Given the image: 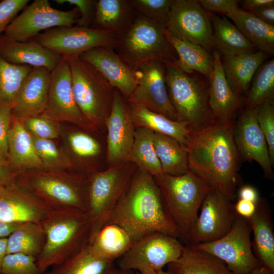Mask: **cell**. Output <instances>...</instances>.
I'll return each mask as SVG.
<instances>
[{
	"label": "cell",
	"instance_id": "d590c367",
	"mask_svg": "<svg viewBox=\"0 0 274 274\" xmlns=\"http://www.w3.org/2000/svg\"><path fill=\"white\" fill-rule=\"evenodd\" d=\"M153 144L163 173L180 176L189 170L185 145L173 138L155 132Z\"/></svg>",
	"mask_w": 274,
	"mask_h": 274
},
{
	"label": "cell",
	"instance_id": "836d02e7",
	"mask_svg": "<svg viewBox=\"0 0 274 274\" xmlns=\"http://www.w3.org/2000/svg\"><path fill=\"white\" fill-rule=\"evenodd\" d=\"M165 34L177 54L178 65L184 70L196 72L210 81L214 71L213 56L199 45L174 37L166 29Z\"/></svg>",
	"mask_w": 274,
	"mask_h": 274
},
{
	"label": "cell",
	"instance_id": "ab89813d",
	"mask_svg": "<svg viewBox=\"0 0 274 274\" xmlns=\"http://www.w3.org/2000/svg\"><path fill=\"white\" fill-rule=\"evenodd\" d=\"M32 68L10 63L0 56V109L12 110L20 86Z\"/></svg>",
	"mask_w": 274,
	"mask_h": 274
},
{
	"label": "cell",
	"instance_id": "4fadbf2b",
	"mask_svg": "<svg viewBox=\"0 0 274 274\" xmlns=\"http://www.w3.org/2000/svg\"><path fill=\"white\" fill-rule=\"evenodd\" d=\"M117 35L113 31L77 25L49 29L33 40L63 57L79 56L99 46L114 48Z\"/></svg>",
	"mask_w": 274,
	"mask_h": 274
},
{
	"label": "cell",
	"instance_id": "f907efd6",
	"mask_svg": "<svg viewBox=\"0 0 274 274\" xmlns=\"http://www.w3.org/2000/svg\"><path fill=\"white\" fill-rule=\"evenodd\" d=\"M202 8L208 12H216L226 15L227 17L240 8V1L237 0H199Z\"/></svg>",
	"mask_w": 274,
	"mask_h": 274
},
{
	"label": "cell",
	"instance_id": "b9f144b4",
	"mask_svg": "<svg viewBox=\"0 0 274 274\" xmlns=\"http://www.w3.org/2000/svg\"><path fill=\"white\" fill-rule=\"evenodd\" d=\"M31 138L43 170L73 172V166L68 157L54 140Z\"/></svg>",
	"mask_w": 274,
	"mask_h": 274
},
{
	"label": "cell",
	"instance_id": "91938a15",
	"mask_svg": "<svg viewBox=\"0 0 274 274\" xmlns=\"http://www.w3.org/2000/svg\"><path fill=\"white\" fill-rule=\"evenodd\" d=\"M250 274H270L269 270L263 266L254 269Z\"/></svg>",
	"mask_w": 274,
	"mask_h": 274
},
{
	"label": "cell",
	"instance_id": "5bb4252c",
	"mask_svg": "<svg viewBox=\"0 0 274 274\" xmlns=\"http://www.w3.org/2000/svg\"><path fill=\"white\" fill-rule=\"evenodd\" d=\"M197 219L188 233V245L218 240L231 230L238 215L234 203L219 191L211 189L204 197Z\"/></svg>",
	"mask_w": 274,
	"mask_h": 274
},
{
	"label": "cell",
	"instance_id": "f546056e",
	"mask_svg": "<svg viewBox=\"0 0 274 274\" xmlns=\"http://www.w3.org/2000/svg\"><path fill=\"white\" fill-rule=\"evenodd\" d=\"M167 267L177 274H233L218 258L188 245H184L180 257Z\"/></svg>",
	"mask_w": 274,
	"mask_h": 274
},
{
	"label": "cell",
	"instance_id": "2e32d148",
	"mask_svg": "<svg viewBox=\"0 0 274 274\" xmlns=\"http://www.w3.org/2000/svg\"><path fill=\"white\" fill-rule=\"evenodd\" d=\"M166 29L174 37L203 47L213 48L210 13L196 0H173Z\"/></svg>",
	"mask_w": 274,
	"mask_h": 274
},
{
	"label": "cell",
	"instance_id": "e0dca14e",
	"mask_svg": "<svg viewBox=\"0 0 274 274\" xmlns=\"http://www.w3.org/2000/svg\"><path fill=\"white\" fill-rule=\"evenodd\" d=\"M165 64L157 61H149L134 71L137 84L127 101L131 104L161 114L177 121L176 111L167 92L165 82Z\"/></svg>",
	"mask_w": 274,
	"mask_h": 274
},
{
	"label": "cell",
	"instance_id": "7c38bea8",
	"mask_svg": "<svg viewBox=\"0 0 274 274\" xmlns=\"http://www.w3.org/2000/svg\"><path fill=\"white\" fill-rule=\"evenodd\" d=\"M79 17L80 12L76 7L62 11L53 8L48 0H35L13 19L3 34L12 40L26 42L34 39L42 30L73 26Z\"/></svg>",
	"mask_w": 274,
	"mask_h": 274
},
{
	"label": "cell",
	"instance_id": "6da1fadb",
	"mask_svg": "<svg viewBox=\"0 0 274 274\" xmlns=\"http://www.w3.org/2000/svg\"><path fill=\"white\" fill-rule=\"evenodd\" d=\"M234 124L215 123L191 132L186 144L189 170L231 201L235 199L236 187L242 185Z\"/></svg>",
	"mask_w": 274,
	"mask_h": 274
},
{
	"label": "cell",
	"instance_id": "8992f818",
	"mask_svg": "<svg viewBox=\"0 0 274 274\" xmlns=\"http://www.w3.org/2000/svg\"><path fill=\"white\" fill-rule=\"evenodd\" d=\"M153 178L178 231L179 240L186 243L202 202L212 188L190 170L180 176L162 173Z\"/></svg>",
	"mask_w": 274,
	"mask_h": 274
},
{
	"label": "cell",
	"instance_id": "30bf717a",
	"mask_svg": "<svg viewBox=\"0 0 274 274\" xmlns=\"http://www.w3.org/2000/svg\"><path fill=\"white\" fill-rule=\"evenodd\" d=\"M184 247L177 237L159 231L151 232L134 242L118 259L117 266L140 273L158 271L178 259Z\"/></svg>",
	"mask_w": 274,
	"mask_h": 274
},
{
	"label": "cell",
	"instance_id": "d6a6232c",
	"mask_svg": "<svg viewBox=\"0 0 274 274\" xmlns=\"http://www.w3.org/2000/svg\"><path fill=\"white\" fill-rule=\"evenodd\" d=\"M213 27V47L224 56L253 52L254 45L225 17L210 13Z\"/></svg>",
	"mask_w": 274,
	"mask_h": 274
},
{
	"label": "cell",
	"instance_id": "ac0fdd59",
	"mask_svg": "<svg viewBox=\"0 0 274 274\" xmlns=\"http://www.w3.org/2000/svg\"><path fill=\"white\" fill-rule=\"evenodd\" d=\"M105 125L107 129V161L110 167L130 162L135 128L129 104L116 88Z\"/></svg>",
	"mask_w": 274,
	"mask_h": 274
},
{
	"label": "cell",
	"instance_id": "11a10c76",
	"mask_svg": "<svg viewBox=\"0 0 274 274\" xmlns=\"http://www.w3.org/2000/svg\"><path fill=\"white\" fill-rule=\"evenodd\" d=\"M16 182V177L8 166L0 161V184L4 187L10 186Z\"/></svg>",
	"mask_w": 274,
	"mask_h": 274
},
{
	"label": "cell",
	"instance_id": "7402d4cb",
	"mask_svg": "<svg viewBox=\"0 0 274 274\" xmlns=\"http://www.w3.org/2000/svg\"><path fill=\"white\" fill-rule=\"evenodd\" d=\"M214 71L209 81V105L216 123L230 125L244 105V97L236 93L228 84L223 70L221 55L213 52Z\"/></svg>",
	"mask_w": 274,
	"mask_h": 274
},
{
	"label": "cell",
	"instance_id": "9a60e30c",
	"mask_svg": "<svg viewBox=\"0 0 274 274\" xmlns=\"http://www.w3.org/2000/svg\"><path fill=\"white\" fill-rule=\"evenodd\" d=\"M42 114L59 122L73 124L85 131L97 128L85 118L75 100L70 66L65 57H62L51 72L47 106Z\"/></svg>",
	"mask_w": 274,
	"mask_h": 274
},
{
	"label": "cell",
	"instance_id": "1f68e13d",
	"mask_svg": "<svg viewBox=\"0 0 274 274\" xmlns=\"http://www.w3.org/2000/svg\"><path fill=\"white\" fill-rule=\"evenodd\" d=\"M129 104L135 128H145L170 136L186 146L190 133L186 122L174 121L142 106Z\"/></svg>",
	"mask_w": 274,
	"mask_h": 274
},
{
	"label": "cell",
	"instance_id": "ba28073f",
	"mask_svg": "<svg viewBox=\"0 0 274 274\" xmlns=\"http://www.w3.org/2000/svg\"><path fill=\"white\" fill-rule=\"evenodd\" d=\"M66 58L78 108L97 128L105 125L111 110L115 88L97 69L79 56Z\"/></svg>",
	"mask_w": 274,
	"mask_h": 274
},
{
	"label": "cell",
	"instance_id": "4dcf8cb0",
	"mask_svg": "<svg viewBox=\"0 0 274 274\" xmlns=\"http://www.w3.org/2000/svg\"><path fill=\"white\" fill-rule=\"evenodd\" d=\"M135 16L129 0H97L96 13L90 27L124 32Z\"/></svg>",
	"mask_w": 274,
	"mask_h": 274
},
{
	"label": "cell",
	"instance_id": "484cf974",
	"mask_svg": "<svg viewBox=\"0 0 274 274\" xmlns=\"http://www.w3.org/2000/svg\"><path fill=\"white\" fill-rule=\"evenodd\" d=\"M7 164L16 178L26 171L42 169L31 136L22 122L13 116L8 135Z\"/></svg>",
	"mask_w": 274,
	"mask_h": 274
},
{
	"label": "cell",
	"instance_id": "680465c9",
	"mask_svg": "<svg viewBox=\"0 0 274 274\" xmlns=\"http://www.w3.org/2000/svg\"><path fill=\"white\" fill-rule=\"evenodd\" d=\"M100 274H134V272L133 270L120 268L113 263Z\"/></svg>",
	"mask_w": 274,
	"mask_h": 274
},
{
	"label": "cell",
	"instance_id": "9c48e42d",
	"mask_svg": "<svg viewBox=\"0 0 274 274\" xmlns=\"http://www.w3.org/2000/svg\"><path fill=\"white\" fill-rule=\"evenodd\" d=\"M131 162L95 170L86 175L87 213L91 221L90 239L108 223L136 169Z\"/></svg>",
	"mask_w": 274,
	"mask_h": 274
},
{
	"label": "cell",
	"instance_id": "9f6ffc18",
	"mask_svg": "<svg viewBox=\"0 0 274 274\" xmlns=\"http://www.w3.org/2000/svg\"><path fill=\"white\" fill-rule=\"evenodd\" d=\"M241 2V9L246 12H249L264 5L274 4L273 0H244Z\"/></svg>",
	"mask_w": 274,
	"mask_h": 274
},
{
	"label": "cell",
	"instance_id": "603a6c76",
	"mask_svg": "<svg viewBox=\"0 0 274 274\" xmlns=\"http://www.w3.org/2000/svg\"><path fill=\"white\" fill-rule=\"evenodd\" d=\"M51 71L32 67L22 83L12 108V116L22 121L42 114L48 100Z\"/></svg>",
	"mask_w": 274,
	"mask_h": 274
},
{
	"label": "cell",
	"instance_id": "681fc988",
	"mask_svg": "<svg viewBox=\"0 0 274 274\" xmlns=\"http://www.w3.org/2000/svg\"><path fill=\"white\" fill-rule=\"evenodd\" d=\"M12 116L11 109H0V161L7 165L8 135Z\"/></svg>",
	"mask_w": 274,
	"mask_h": 274
},
{
	"label": "cell",
	"instance_id": "5b68a950",
	"mask_svg": "<svg viewBox=\"0 0 274 274\" xmlns=\"http://www.w3.org/2000/svg\"><path fill=\"white\" fill-rule=\"evenodd\" d=\"M165 30L162 24L135 14L129 27L117 36L114 49L134 71L152 60L178 64L177 54L166 38Z\"/></svg>",
	"mask_w": 274,
	"mask_h": 274
},
{
	"label": "cell",
	"instance_id": "f35d334b",
	"mask_svg": "<svg viewBox=\"0 0 274 274\" xmlns=\"http://www.w3.org/2000/svg\"><path fill=\"white\" fill-rule=\"evenodd\" d=\"M274 59L263 62L255 72L245 95L244 105L255 108L266 102H273Z\"/></svg>",
	"mask_w": 274,
	"mask_h": 274
},
{
	"label": "cell",
	"instance_id": "4316f807",
	"mask_svg": "<svg viewBox=\"0 0 274 274\" xmlns=\"http://www.w3.org/2000/svg\"><path fill=\"white\" fill-rule=\"evenodd\" d=\"M83 129H70L62 131V149L73 166V172L87 175L95 170L101 153L99 143Z\"/></svg>",
	"mask_w": 274,
	"mask_h": 274
},
{
	"label": "cell",
	"instance_id": "f1b7e54d",
	"mask_svg": "<svg viewBox=\"0 0 274 274\" xmlns=\"http://www.w3.org/2000/svg\"><path fill=\"white\" fill-rule=\"evenodd\" d=\"M268 55L259 51L221 59L226 79L236 93L243 97L246 95L255 72Z\"/></svg>",
	"mask_w": 274,
	"mask_h": 274
},
{
	"label": "cell",
	"instance_id": "f6af8a7d",
	"mask_svg": "<svg viewBox=\"0 0 274 274\" xmlns=\"http://www.w3.org/2000/svg\"><path fill=\"white\" fill-rule=\"evenodd\" d=\"M0 274H42L36 258L20 253L7 254L1 267Z\"/></svg>",
	"mask_w": 274,
	"mask_h": 274
},
{
	"label": "cell",
	"instance_id": "8fae6325",
	"mask_svg": "<svg viewBox=\"0 0 274 274\" xmlns=\"http://www.w3.org/2000/svg\"><path fill=\"white\" fill-rule=\"evenodd\" d=\"M251 233L247 220L238 215L231 230L223 237L190 246L218 258L233 274H250L262 266L252 251Z\"/></svg>",
	"mask_w": 274,
	"mask_h": 274
},
{
	"label": "cell",
	"instance_id": "bcb514c9",
	"mask_svg": "<svg viewBox=\"0 0 274 274\" xmlns=\"http://www.w3.org/2000/svg\"><path fill=\"white\" fill-rule=\"evenodd\" d=\"M255 109L258 125L262 131L268 149L270 159L274 165V106L273 102H266Z\"/></svg>",
	"mask_w": 274,
	"mask_h": 274
},
{
	"label": "cell",
	"instance_id": "74e56055",
	"mask_svg": "<svg viewBox=\"0 0 274 274\" xmlns=\"http://www.w3.org/2000/svg\"><path fill=\"white\" fill-rule=\"evenodd\" d=\"M154 132L147 128L136 127L129 161L153 177L163 173L153 144Z\"/></svg>",
	"mask_w": 274,
	"mask_h": 274
},
{
	"label": "cell",
	"instance_id": "94428289",
	"mask_svg": "<svg viewBox=\"0 0 274 274\" xmlns=\"http://www.w3.org/2000/svg\"><path fill=\"white\" fill-rule=\"evenodd\" d=\"M136 274H177L174 272H172L169 270H161L158 271L150 272V273H140L138 272Z\"/></svg>",
	"mask_w": 274,
	"mask_h": 274
},
{
	"label": "cell",
	"instance_id": "277c9868",
	"mask_svg": "<svg viewBox=\"0 0 274 274\" xmlns=\"http://www.w3.org/2000/svg\"><path fill=\"white\" fill-rule=\"evenodd\" d=\"M165 82L177 121L188 124L194 132L215 123L209 105V80L199 73L165 64Z\"/></svg>",
	"mask_w": 274,
	"mask_h": 274
},
{
	"label": "cell",
	"instance_id": "d4e9b609",
	"mask_svg": "<svg viewBox=\"0 0 274 274\" xmlns=\"http://www.w3.org/2000/svg\"><path fill=\"white\" fill-rule=\"evenodd\" d=\"M254 214L247 219L253 233V252L260 263L270 274H274V232L272 212L265 198L256 203Z\"/></svg>",
	"mask_w": 274,
	"mask_h": 274
},
{
	"label": "cell",
	"instance_id": "ee69618b",
	"mask_svg": "<svg viewBox=\"0 0 274 274\" xmlns=\"http://www.w3.org/2000/svg\"><path fill=\"white\" fill-rule=\"evenodd\" d=\"M25 129L34 138L55 140L60 136V122L43 114L21 121Z\"/></svg>",
	"mask_w": 274,
	"mask_h": 274
},
{
	"label": "cell",
	"instance_id": "db71d44e",
	"mask_svg": "<svg viewBox=\"0 0 274 274\" xmlns=\"http://www.w3.org/2000/svg\"><path fill=\"white\" fill-rule=\"evenodd\" d=\"M238 199H243L256 203L260 198L257 190L249 185H242L237 192Z\"/></svg>",
	"mask_w": 274,
	"mask_h": 274
},
{
	"label": "cell",
	"instance_id": "cb8c5ba5",
	"mask_svg": "<svg viewBox=\"0 0 274 274\" xmlns=\"http://www.w3.org/2000/svg\"><path fill=\"white\" fill-rule=\"evenodd\" d=\"M0 56L13 64L43 67L51 72L58 65L62 57L33 39L19 42L4 34L0 36Z\"/></svg>",
	"mask_w": 274,
	"mask_h": 274
},
{
	"label": "cell",
	"instance_id": "83f0119b",
	"mask_svg": "<svg viewBox=\"0 0 274 274\" xmlns=\"http://www.w3.org/2000/svg\"><path fill=\"white\" fill-rule=\"evenodd\" d=\"M133 243L124 229L117 224L108 223L91 238L88 248L95 258L114 262L123 255Z\"/></svg>",
	"mask_w": 274,
	"mask_h": 274
},
{
	"label": "cell",
	"instance_id": "6f0895ef",
	"mask_svg": "<svg viewBox=\"0 0 274 274\" xmlns=\"http://www.w3.org/2000/svg\"><path fill=\"white\" fill-rule=\"evenodd\" d=\"M23 223L7 222L0 221V238L8 237Z\"/></svg>",
	"mask_w": 274,
	"mask_h": 274
},
{
	"label": "cell",
	"instance_id": "44dd1931",
	"mask_svg": "<svg viewBox=\"0 0 274 274\" xmlns=\"http://www.w3.org/2000/svg\"><path fill=\"white\" fill-rule=\"evenodd\" d=\"M79 57L97 69L126 99L129 97L137 84L135 73L113 47H95Z\"/></svg>",
	"mask_w": 274,
	"mask_h": 274
},
{
	"label": "cell",
	"instance_id": "60d3db41",
	"mask_svg": "<svg viewBox=\"0 0 274 274\" xmlns=\"http://www.w3.org/2000/svg\"><path fill=\"white\" fill-rule=\"evenodd\" d=\"M113 263L94 257L87 245L76 255L52 266L50 270L42 274H100Z\"/></svg>",
	"mask_w": 274,
	"mask_h": 274
},
{
	"label": "cell",
	"instance_id": "8d00e7d4",
	"mask_svg": "<svg viewBox=\"0 0 274 274\" xmlns=\"http://www.w3.org/2000/svg\"><path fill=\"white\" fill-rule=\"evenodd\" d=\"M7 254L20 253L37 258L46 243V234L40 223L25 222L8 237Z\"/></svg>",
	"mask_w": 274,
	"mask_h": 274
},
{
	"label": "cell",
	"instance_id": "52a82bcc",
	"mask_svg": "<svg viewBox=\"0 0 274 274\" xmlns=\"http://www.w3.org/2000/svg\"><path fill=\"white\" fill-rule=\"evenodd\" d=\"M16 181L51 208L73 207L87 212L86 175L67 170L32 169Z\"/></svg>",
	"mask_w": 274,
	"mask_h": 274
},
{
	"label": "cell",
	"instance_id": "7a4b0ae2",
	"mask_svg": "<svg viewBox=\"0 0 274 274\" xmlns=\"http://www.w3.org/2000/svg\"><path fill=\"white\" fill-rule=\"evenodd\" d=\"M108 223L122 227L134 242L155 231L179 239L178 231L168 213L153 177L138 167Z\"/></svg>",
	"mask_w": 274,
	"mask_h": 274
},
{
	"label": "cell",
	"instance_id": "7dc6e473",
	"mask_svg": "<svg viewBox=\"0 0 274 274\" xmlns=\"http://www.w3.org/2000/svg\"><path fill=\"white\" fill-rule=\"evenodd\" d=\"M58 4L65 3L74 5L80 12V17L76 20L78 26L90 27L95 18L97 0H55Z\"/></svg>",
	"mask_w": 274,
	"mask_h": 274
},
{
	"label": "cell",
	"instance_id": "e575fe53",
	"mask_svg": "<svg viewBox=\"0 0 274 274\" xmlns=\"http://www.w3.org/2000/svg\"><path fill=\"white\" fill-rule=\"evenodd\" d=\"M228 17L254 47L268 55L273 54L274 26L241 8Z\"/></svg>",
	"mask_w": 274,
	"mask_h": 274
},
{
	"label": "cell",
	"instance_id": "d6986e66",
	"mask_svg": "<svg viewBox=\"0 0 274 274\" xmlns=\"http://www.w3.org/2000/svg\"><path fill=\"white\" fill-rule=\"evenodd\" d=\"M233 139L241 159L256 161L264 177L272 180L274 175L265 137L256 120L255 109L246 107L234 122Z\"/></svg>",
	"mask_w": 274,
	"mask_h": 274
},
{
	"label": "cell",
	"instance_id": "c3c4849f",
	"mask_svg": "<svg viewBox=\"0 0 274 274\" xmlns=\"http://www.w3.org/2000/svg\"><path fill=\"white\" fill-rule=\"evenodd\" d=\"M28 2V0L0 1V36L4 33L18 13L26 7Z\"/></svg>",
	"mask_w": 274,
	"mask_h": 274
},
{
	"label": "cell",
	"instance_id": "f5cc1de1",
	"mask_svg": "<svg viewBox=\"0 0 274 274\" xmlns=\"http://www.w3.org/2000/svg\"><path fill=\"white\" fill-rule=\"evenodd\" d=\"M234 210L236 214L246 219L250 218L254 213L256 203L243 199H238L234 204Z\"/></svg>",
	"mask_w": 274,
	"mask_h": 274
},
{
	"label": "cell",
	"instance_id": "3957f363",
	"mask_svg": "<svg viewBox=\"0 0 274 274\" xmlns=\"http://www.w3.org/2000/svg\"><path fill=\"white\" fill-rule=\"evenodd\" d=\"M46 243L36 258L42 273L76 255L89 244L91 221L88 213L73 207L51 208L40 222Z\"/></svg>",
	"mask_w": 274,
	"mask_h": 274
},
{
	"label": "cell",
	"instance_id": "ffe728a7",
	"mask_svg": "<svg viewBox=\"0 0 274 274\" xmlns=\"http://www.w3.org/2000/svg\"><path fill=\"white\" fill-rule=\"evenodd\" d=\"M51 209L44 200L17 181L0 190V221L40 223Z\"/></svg>",
	"mask_w": 274,
	"mask_h": 274
},
{
	"label": "cell",
	"instance_id": "816d5d0a",
	"mask_svg": "<svg viewBox=\"0 0 274 274\" xmlns=\"http://www.w3.org/2000/svg\"><path fill=\"white\" fill-rule=\"evenodd\" d=\"M248 12L264 22L274 26V4L264 5Z\"/></svg>",
	"mask_w": 274,
	"mask_h": 274
},
{
	"label": "cell",
	"instance_id": "6125c7cd",
	"mask_svg": "<svg viewBox=\"0 0 274 274\" xmlns=\"http://www.w3.org/2000/svg\"><path fill=\"white\" fill-rule=\"evenodd\" d=\"M4 186H3L1 184H0V190L2 189Z\"/></svg>",
	"mask_w": 274,
	"mask_h": 274
},
{
	"label": "cell",
	"instance_id": "7bdbcfd3",
	"mask_svg": "<svg viewBox=\"0 0 274 274\" xmlns=\"http://www.w3.org/2000/svg\"><path fill=\"white\" fill-rule=\"evenodd\" d=\"M173 0H129L134 12L166 28Z\"/></svg>",
	"mask_w": 274,
	"mask_h": 274
}]
</instances>
